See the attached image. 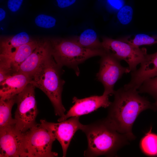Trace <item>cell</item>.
<instances>
[{
	"mask_svg": "<svg viewBox=\"0 0 157 157\" xmlns=\"http://www.w3.org/2000/svg\"><path fill=\"white\" fill-rule=\"evenodd\" d=\"M139 93L137 90L124 86L115 90L114 101L108 107V115L105 118L130 141L136 138L132 132V127L139 114L148 109L157 110L155 103H151Z\"/></svg>",
	"mask_w": 157,
	"mask_h": 157,
	"instance_id": "1",
	"label": "cell"
},
{
	"mask_svg": "<svg viewBox=\"0 0 157 157\" xmlns=\"http://www.w3.org/2000/svg\"><path fill=\"white\" fill-rule=\"evenodd\" d=\"M81 130L85 134L87 139L88 147L84 154L85 156H115L117 151L130 141L105 119L83 124Z\"/></svg>",
	"mask_w": 157,
	"mask_h": 157,
	"instance_id": "2",
	"label": "cell"
},
{
	"mask_svg": "<svg viewBox=\"0 0 157 157\" xmlns=\"http://www.w3.org/2000/svg\"><path fill=\"white\" fill-rule=\"evenodd\" d=\"M61 67L52 55L48 57L30 77V83L43 92L51 102L56 115L65 114V109L62 101L64 81L61 78Z\"/></svg>",
	"mask_w": 157,
	"mask_h": 157,
	"instance_id": "3",
	"label": "cell"
},
{
	"mask_svg": "<svg viewBox=\"0 0 157 157\" xmlns=\"http://www.w3.org/2000/svg\"><path fill=\"white\" fill-rule=\"evenodd\" d=\"M51 53L56 63L62 67L66 66L73 69L78 76V65L91 57L100 56L106 51L104 49L83 47L69 39L52 38L49 40Z\"/></svg>",
	"mask_w": 157,
	"mask_h": 157,
	"instance_id": "4",
	"label": "cell"
},
{
	"mask_svg": "<svg viewBox=\"0 0 157 157\" xmlns=\"http://www.w3.org/2000/svg\"><path fill=\"white\" fill-rule=\"evenodd\" d=\"M24 134L25 157L58 156L57 153L52 151L55 138L40 123H36Z\"/></svg>",
	"mask_w": 157,
	"mask_h": 157,
	"instance_id": "5",
	"label": "cell"
},
{
	"mask_svg": "<svg viewBox=\"0 0 157 157\" xmlns=\"http://www.w3.org/2000/svg\"><path fill=\"white\" fill-rule=\"evenodd\" d=\"M35 87L30 83L16 96L17 106L15 114V126L23 133L36 124L38 110L35 96Z\"/></svg>",
	"mask_w": 157,
	"mask_h": 157,
	"instance_id": "6",
	"label": "cell"
},
{
	"mask_svg": "<svg viewBox=\"0 0 157 157\" xmlns=\"http://www.w3.org/2000/svg\"><path fill=\"white\" fill-rule=\"evenodd\" d=\"M101 42L104 49L115 58L124 60L128 64L131 72L137 69V66L147 54L146 48H140L120 40L104 37Z\"/></svg>",
	"mask_w": 157,
	"mask_h": 157,
	"instance_id": "7",
	"label": "cell"
},
{
	"mask_svg": "<svg viewBox=\"0 0 157 157\" xmlns=\"http://www.w3.org/2000/svg\"><path fill=\"white\" fill-rule=\"evenodd\" d=\"M100 67L96 77L103 84L104 88L103 94H113L114 87L116 82L123 74L131 72L129 67H124L118 60L106 52L101 56Z\"/></svg>",
	"mask_w": 157,
	"mask_h": 157,
	"instance_id": "8",
	"label": "cell"
},
{
	"mask_svg": "<svg viewBox=\"0 0 157 157\" xmlns=\"http://www.w3.org/2000/svg\"><path fill=\"white\" fill-rule=\"evenodd\" d=\"M80 117H72L59 123L49 122L45 119L40 120V124L50 132L60 144L63 157L66 156L67 150L71 140L76 131L81 130L83 124Z\"/></svg>",
	"mask_w": 157,
	"mask_h": 157,
	"instance_id": "9",
	"label": "cell"
},
{
	"mask_svg": "<svg viewBox=\"0 0 157 157\" xmlns=\"http://www.w3.org/2000/svg\"><path fill=\"white\" fill-rule=\"evenodd\" d=\"M15 125L0 129V157H25V134Z\"/></svg>",
	"mask_w": 157,
	"mask_h": 157,
	"instance_id": "10",
	"label": "cell"
},
{
	"mask_svg": "<svg viewBox=\"0 0 157 157\" xmlns=\"http://www.w3.org/2000/svg\"><path fill=\"white\" fill-rule=\"evenodd\" d=\"M109 96L103 94L101 96L94 95L82 99L74 97L73 98L74 105L66 114L58 118V121H63L72 117H80L92 112L100 107H108L111 103L109 100Z\"/></svg>",
	"mask_w": 157,
	"mask_h": 157,
	"instance_id": "11",
	"label": "cell"
},
{
	"mask_svg": "<svg viewBox=\"0 0 157 157\" xmlns=\"http://www.w3.org/2000/svg\"><path fill=\"white\" fill-rule=\"evenodd\" d=\"M138 69L131 72V80L124 86L138 90L145 80L157 76V52L147 54Z\"/></svg>",
	"mask_w": 157,
	"mask_h": 157,
	"instance_id": "12",
	"label": "cell"
},
{
	"mask_svg": "<svg viewBox=\"0 0 157 157\" xmlns=\"http://www.w3.org/2000/svg\"><path fill=\"white\" fill-rule=\"evenodd\" d=\"M51 55L49 40L39 41L35 49L19 66L16 72L23 73L30 77L44 61Z\"/></svg>",
	"mask_w": 157,
	"mask_h": 157,
	"instance_id": "13",
	"label": "cell"
},
{
	"mask_svg": "<svg viewBox=\"0 0 157 157\" xmlns=\"http://www.w3.org/2000/svg\"><path fill=\"white\" fill-rule=\"evenodd\" d=\"M31 78L22 73L15 72L0 83V98L15 96L21 92L30 83Z\"/></svg>",
	"mask_w": 157,
	"mask_h": 157,
	"instance_id": "14",
	"label": "cell"
},
{
	"mask_svg": "<svg viewBox=\"0 0 157 157\" xmlns=\"http://www.w3.org/2000/svg\"><path fill=\"white\" fill-rule=\"evenodd\" d=\"M32 40L28 34L25 32H22L11 36L1 38L0 57H9L20 46Z\"/></svg>",
	"mask_w": 157,
	"mask_h": 157,
	"instance_id": "15",
	"label": "cell"
},
{
	"mask_svg": "<svg viewBox=\"0 0 157 157\" xmlns=\"http://www.w3.org/2000/svg\"><path fill=\"white\" fill-rule=\"evenodd\" d=\"M39 41L33 40L20 46L16 51L6 58L10 62L11 68L14 73L16 72L19 66L33 52L37 47Z\"/></svg>",
	"mask_w": 157,
	"mask_h": 157,
	"instance_id": "16",
	"label": "cell"
},
{
	"mask_svg": "<svg viewBox=\"0 0 157 157\" xmlns=\"http://www.w3.org/2000/svg\"><path fill=\"white\" fill-rule=\"evenodd\" d=\"M69 39L83 47L91 49H104L97 33L91 29H87L79 36Z\"/></svg>",
	"mask_w": 157,
	"mask_h": 157,
	"instance_id": "17",
	"label": "cell"
},
{
	"mask_svg": "<svg viewBox=\"0 0 157 157\" xmlns=\"http://www.w3.org/2000/svg\"><path fill=\"white\" fill-rule=\"evenodd\" d=\"M17 95L0 99V129L15 125L16 121L12 118L11 110L16 102Z\"/></svg>",
	"mask_w": 157,
	"mask_h": 157,
	"instance_id": "18",
	"label": "cell"
},
{
	"mask_svg": "<svg viewBox=\"0 0 157 157\" xmlns=\"http://www.w3.org/2000/svg\"><path fill=\"white\" fill-rule=\"evenodd\" d=\"M151 129L141 139L140 147L146 155L157 156V135L152 133Z\"/></svg>",
	"mask_w": 157,
	"mask_h": 157,
	"instance_id": "19",
	"label": "cell"
},
{
	"mask_svg": "<svg viewBox=\"0 0 157 157\" xmlns=\"http://www.w3.org/2000/svg\"><path fill=\"white\" fill-rule=\"evenodd\" d=\"M120 40L134 46L139 47L143 45H151L157 43V35L150 36L139 34L135 35L133 38H125Z\"/></svg>",
	"mask_w": 157,
	"mask_h": 157,
	"instance_id": "20",
	"label": "cell"
},
{
	"mask_svg": "<svg viewBox=\"0 0 157 157\" xmlns=\"http://www.w3.org/2000/svg\"><path fill=\"white\" fill-rule=\"evenodd\" d=\"M140 93H147L151 95L157 104V76L145 80L138 89Z\"/></svg>",
	"mask_w": 157,
	"mask_h": 157,
	"instance_id": "21",
	"label": "cell"
},
{
	"mask_svg": "<svg viewBox=\"0 0 157 157\" xmlns=\"http://www.w3.org/2000/svg\"><path fill=\"white\" fill-rule=\"evenodd\" d=\"M56 19L53 17L41 14L38 15L35 19V23L38 27L44 28H50L56 25Z\"/></svg>",
	"mask_w": 157,
	"mask_h": 157,
	"instance_id": "22",
	"label": "cell"
},
{
	"mask_svg": "<svg viewBox=\"0 0 157 157\" xmlns=\"http://www.w3.org/2000/svg\"><path fill=\"white\" fill-rule=\"evenodd\" d=\"M133 14L132 8L128 5L123 6L119 10L117 17L119 22L122 24L126 25L131 21Z\"/></svg>",
	"mask_w": 157,
	"mask_h": 157,
	"instance_id": "23",
	"label": "cell"
},
{
	"mask_svg": "<svg viewBox=\"0 0 157 157\" xmlns=\"http://www.w3.org/2000/svg\"><path fill=\"white\" fill-rule=\"evenodd\" d=\"M0 83L14 73L11 68L10 62L5 59L0 58Z\"/></svg>",
	"mask_w": 157,
	"mask_h": 157,
	"instance_id": "24",
	"label": "cell"
},
{
	"mask_svg": "<svg viewBox=\"0 0 157 157\" xmlns=\"http://www.w3.org/2000/svg\"><path fill=\"white\" fill-rule=\"evenodd\" d=\"M23 0H8L7 7L11 11L15 12L20 9Z\"/></svg>",
	"mask_w": 157,
	"mask_h": 157,
	"instance_id": "25",
	"label": "cell"
},
{
	"mask_svg": "<svg viewBox=\"0 0 157 157\" xmlns=\"http://www.w3.org/2000/svg\"><path fill=\"white\" fill-rule=\"evenodd\" d=\"M58 6L61 8L69 7L73 4L76 0H56Z\"/></svg>",
	"mask_w": 157,
	"mask_h": 157,
	"instance_id": "26",
	"label": "cell"
},
{
	"mask_svg": "<svg viewBox=\"0 0 157 157\" xmlns=\"http://www.w3.org/2000/svg\"><path fill=\"white\" fill-rule=\"evenodd\" d=\"M109 3L115 9L120 10L124 5L123 0H108Z\"/></svg>",
	"mask_w": 157,
	"mask_h": 157,
	"instance_id": "27",
	"label": "cell"
},
{
	"mask_svg": "<svg viewBox=\"0 0 157 157\" xmlns=\"http://www.w3.org/2000/svg\"><path fill=\"white\" fill-rule=\"evenodd\" d=\"M6 13L5 10L2 8H0V21L3 20L5 18Z\"/></svg>",
	"mask_w": 157,
	"mask_h": 157,
	"instance_id": "28",
	"label": "cell"
},
{
	"mask_svg": "<svg viewBox=\"0 0 157 157\" xmlns=\"http://www.w3.org/2000/svg\"><path fill=\"white\" fill-rule=\"evenodd\" d=\"M155 104H156V106H157V104H156V103H155Z\"/></svg>",
	"mask_w": 157,
	"mask_h": 157,
	"instance_id": "29",
	"label": "cell"
}]
</instances>
